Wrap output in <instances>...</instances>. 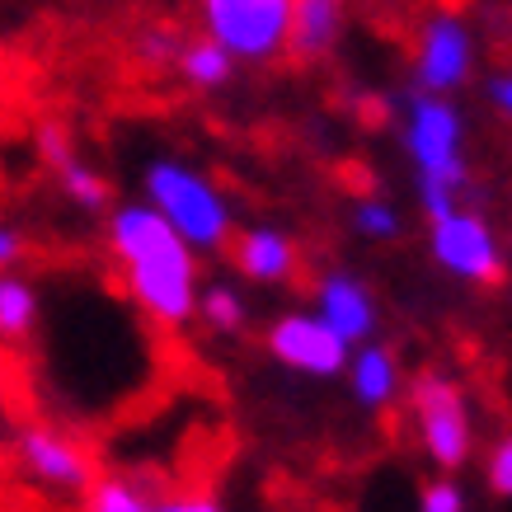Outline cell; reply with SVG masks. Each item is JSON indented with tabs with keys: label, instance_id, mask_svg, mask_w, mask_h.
I'll return each instance as SVG.
<instances>
[{
	"label": "cell",
	"instance_id": "603a6c76",
	"mask_svg": "<svg viewBox=\"0 0 512 512\" xmlns=\"http://www.w3.org/2000/svg\"><path fill=\"white\" fill-rule=\"evenodd\" d=\"M179 47H184V38L174 29H141L137 33V57L146 66H174V57H179Z\"/></svg>",
	"mask_w": 512,
	"mask_h": 512
},
{
	"label": "cell",
	"instance_id": "6da1fadb",
	"mask_svg": "<svg viewBox=\"0 0 512 512\" xmlns=\"http://www.w3.org/2000/svg\"><path fill=\"white\" fill-rule=\"evenodd\" d=\"M109 254L123 273L127 296L146 320L179 329L198 311L193 245L151 202H118L109 212Z\"/></svg>",
	"mask_w": 512,
	"mask_h": 512
},
{
	"label": "cell",
	"instance_id": "5b68a950",
	"mask_svg": "<svg viewBox=\"0 0 512 512\" xmlns=\"http://www.w3.org/2000/svg\"><path fill=\"white\" fill-rule=\"evenodd\" d=\"M292 0H202V33L235 62H273L287 52Z\"/></svg>",
	"mask_w": 512,
	"mask_h": 512
},
{
	"label": "cell",
	"instance_id": "d4e9b609",
	"mask_svg": "<svg viewBox=\"0 0 512 512\" xmlns=\"http://www.w3.org/2000/svg\"><path fill=\"white\" fill-rule=\"evenodd\" d=\"M19 259H24V235H19V226L0 221V273H5V268H15Z\"/></svg>",
	"mask_w": 512,
	"mask_h": 512
},
{
	"label": "cell",
	"instance_id": "52a82bcc",
	"mask_svg": "<svg viewBox=\"0 0 512 512\" xmlns=\"http://www.w3.org/2000/svg\"><path fill=\"white\" fill-rule=\"evenodd\" d=\"M15 461L19 470L29 475L38 489H52V494H85L94 484V456L90 447L71 437L66 428H52V423H29L15 433Z\"/></svg>",
	"mask_w": 512,
	"mask_h": 512
},
{
	"label": "cell",
	"instance_id": "e0dca14e",
	"mask_svg": "<svg viewBox=\"0 0 512 512\" xmlns=\"http://www.w3.org/2000/svg\"><path fill=\"white\" fill-rule=\"evenodd\" d=\"M212 334H240L249 320V306L240 287L231 282H212V287H198V311H193Z\"/></svg>",
	"mask_w": 512,
	"mask_h": 512
},
{
	"label": "cell",
	"instance_id": "ba28073f",
	"mask_svg": "<svg viewBox=\"0 0 512 512\" xmlns=\"http://www.w3.org/2000/svg\"><path fill=\"white\" fill-rule=\"evenodd\" d=\"M475 71V33L456 10H437L419 24L414 43V85L428 94L461 90Z\"/></svg>",
	"mask_w": 512,
	"mask_h": 512
},
{
	"label": "cell",
	"instance_id": "d6986e66",
	"mask_svg": "<svg viewBox=\"0 0 512 512\" xmlns=\"http://www.w3.org/2000/svg\"><path fill=\"white\" fill-rule=\"evenodd\" d=\"M348 221H353V231L362 235V240H395V235L404 231L400 207L386 198H357Z\"/></svg>",
	"mask_w": 512,
	"mask_h": 512
},
{
	"label": "cell",
	"instance_id": "8fae6325",
	"mask_svg": "<svg viewBox=\"0 0 512 512\" xmlns=\"http://www.w3.org/2000/svg\"><path fill=\"white\" fill-rule=\"evenodd\" d=\"M235 268L245 273L249 282H264V287H278L301 268V249L282 226L273 221H254L249 231L235 235Z\"/></svg>",
	"mask_w": 512,
	"mask_h": 512
},
{
	"label": "cell",
	"instance_id": "9a60e30c",
	"mask_svg": "<svg viewBox=\"0 0 512 512\" xmlns=\"http://www.w3.org/2000/svg\"><path fill=\"white\" fill-rule=\"evenodd\" d=\"M38 287L29 278H19V273H0V339L5 343H19L29 339L33 329H38Z\"/></svg>",
	"mask_w": 512,
	"mask_h": 512
},
{
	"label": "cell",
	"instance_id": "3957f363",
	"mask_svg": "<svg viewBox=\"0 0 512 512\" xmlns=\"http://www.w3.org/2000/svg\"><path fill=\"white\" fill-rule=\"evenodd\" d=\"M141 188H146V202L193 245V254H212V249H221L231 240V231H235L231 198H226L217 179L202 174L198 165L160 156L146 165Z\"/></svg>",
	"mask_w": 512,
	"mask_h": 512
},
{
	"label": "cell",
	"instance_id": "4fadbf2b",
	"mask_svg": "<svg viewBox=\"0 0 512 512\" xmlns=\"http://www.w3.org/2000/svg\"><path fill=\"white\" fill-rule=\"evenodd\" d=\"M343 24H348V0H292L287 52L296 62H315L343 38Z\"/></svg>",
	"mask_w": 512,
	"mask_h": 512
},
{
	"label": "cell",
	"instance_id": "484cf974",
	"mask_svg": "<svg viewBox=\"0 0 512 512\" xmlns=\"http://www.w3.org/2000/svg\"><path fill=\"white\" fill-rule=\"evenodd\" d=\"M489 104L512 123V71H498V76L489 80Z\"/></svg>",
	"mask_w": 512,
	"mask_h": 512
},
{
	"label": "cell",
	"instance_id": "ac0fdd59",
	"mask_svg": "<svg viewBox=\"0 0 512 512\" xmlns=\"http://www.w3.org/2000/svg\"><path fill=\"white\" fill-rule=\"evenodd\" d=\"M57 184H62V193L71 202H76L80 212H104L113 202V188H109V179L94 170V165H85V160H66L62 170H57Z\"/></svg>",
	"mask_w": 512,
	"mask_h": 512
},
{
	"label": "cell",
	"instance_id": "44dd1931",
	"mask_svg": "<svg viewBox=\"0 0 512 512\" xmlns=\"http://www.w3.org/2000/svg\"><path fill=\"white\" fill-rule=\"evenodd\" d=\"M33 146H38V156H43L47 170H62L66 160H76V137H71L66 123H38Z\"/></svg>",
	"mask_w": 512,
	"mask_h": 512
},
{
	"label": "cell",
	"instance_id": "7402d4cb",
	"mask_svg": "<svg viewBox=\"0 0 512 512\" xmlns=\"http://www.w3.org/2000/svg\"><path fill=\"white\" fill-rule=\"evenodd\" d=\"M484 484H489V494L512 503V433L498 437L489 447V456H484Z\"/></svg>",
	"mask_w": 512,
	"mask_h": 512
},
{
	"label": "cell",
	"instance_id": "7a4b0ae2",
	"mask_svg": "<svg viewBox=\"0 0 512 512\" xmlns=\"http://www.w3.org/2000/svg\"><path fill=\"white\" fill-rule=\"evenodd\" d=\"M404 151L414 160V179H419L423 217H442L451 212L461 193L470 188L466 165V118L447 94L419 90L404 104Z\"/></svg>",
	"mask_w": 512,
	"mask_h": 512
},
{
	"label": "cell",
	"instance_id": "30bf717a",
	"mask_svg": "<svg viewBox=\"0 0 512 512\" xmlns=\"http://www.w3.org/2000/svg\"><path fill=\"white\" fill-rule=\"evenodd\" d=\"M311 311L320 315L348 348H353V343H367L376 334L372 287L357 278V273H343V268H334V273H325V278L315 282V306Z\"/></svg>",
	"mask_w": 512,
	"mask_h": 512
},
{
	"label": "cell",
	"instance_id": "ffe728a7",
	"mask_svg": "<svg viewBox=\"0 0 512 512\" xmlns=\"http://www.w3.org/2000/svg\"><path fill=\"white\" fill-rule=\"evenodd\" d=\"M419 512H470V498L461 489V480L442 470L437 480H428L419 489Z\"/></svg>",
	"mask_w": 512,
	"mask_h": 512
},
{
	"label": "cell",
	"instance_id": "8992f818",
	"mask_svg": "<svg viewBox=\"0 0 512 512\" xmlns=\"http://www.w3.org/2000/svg\"><path fill=\"white\" fill-rule=\"evenodd\" d=\"M428 249L442 273L456 282H475V287H494L503 282V245H498L494 226L475 207H451L442 217H428Z\"/></svg>",
	"mask_w": 512,
	"mask_h": 512
},
{
	"label": "cell",
	"instance_id": "2e32d148",
	"mask_svg": "<svg viewBox=\"0 0 512 512\" xmlns=\"http://www.w3.org/2000/svg\"><path fill=\"white\" fill-rule=\"evenodd\" d=\"M80 512H156V494L132 475H94L80 494Z\"/></svg>",
	"mask_w": 512,
	"mask_h": 512
},
{
	"label": "cell",
	"instance_id": "7c38bea8",
	"mask_svg": "<svg viewBox=\"0 0 512 512\" xmlns=\"http://www.w3.org/2000/svg\"><path fill=\"white\" fill-rule=\"evenodd\" d=\"M343 381H348V390H353V400L362 404V409H390V404L400 400V357L390 353L386 343H353L348 348V362H343Z\"/></svg>",
	"mask_w": 512,
	"mask_h": 512
},
{
	"label": "cell",
	"instance_id": "5bb4252c",
	"mask_svg": "<svg viewBox=\"0 0 512 512\" xmlns=\"http://www.w3.org/2000/svg\"><path fill=\"white\" fill-rule=\"evenodd\" d=\"M174 71H179V80L193 85V90H221V85L231 80V71H235V57L217 43V38H207V33H202V38H188V43L179 47Z\"/></svg>",
	"mask_w": 512,
	"mask_h": 512
},
{
	"label": "cell",
	"instance_id": "9c48e42d",
	"mask_svg": "<svg viewBox=\"0 0 512 512\" xmlns=\"http://www.w3.org/2000/svg\"><path fill=\"white\" fill-rule=\"evenodd\" d=\"M264 343H268V353L278 357L287 372L315 376V381L339 376L343 362H348V343H343L315 311H287V315H278V320L268 325Z\"/></svg>",
	"mask_w": 512,
	"mask_h": 512
},
{
	"label": "cell",
	"instance_id": "cb8c5ba5",
	"mask_svg": "<svg viewBox=\"0 0 512 512\" xmlns=\"http://www.w3.org/2000/svg\"><path fill=\"white\" fill-rule=\"evenodd\" d=\"M156 512H231L217 494H202V489H184V494H165L156 498Z\"/></svg>",
	"mask_w": 512,
	"mask_h": 512
},
{
	"label": "cell",
	"instance_id": "277c9868",
	"mask_svg": "<svg viewBox=\"0 0 512 512\" xmlns=\"http://www.w3.org/2000/svg\"><path fill=\"white\" fill-rule=\"evenodd\" d=\"M409 414L419 428V447L437 470H456L475 456V409L466 386L451 372H423L409 381Z\"/></svg>",
	"mask_w": 512,
	"mask_h": 512
}]
</instances>
